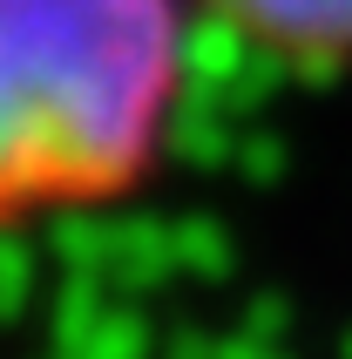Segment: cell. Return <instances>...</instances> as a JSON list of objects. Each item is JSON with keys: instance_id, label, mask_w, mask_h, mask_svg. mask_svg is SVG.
<instances>
[{"instance_id": "obj_1", "label": "cell", "mask_w": 352, "mask_h": 359, "mask_svg": "<svg viewBox=\"0 0 352 359\" xmlns=\"http://www.w3.org/2000/svg\"><path fill=\"white\" fill-rule=\"evenodd\" d=\"M196 0H0V238L122 203L170 156Z\"/></svg>"}, {"instance_id": "obj_2", "label": "cell", "mask_w": 352, "mask_h": 359, "mask_svg": "<svg viewBox=\"0 0 352 359\" xmlns=\"http://www.w3.org/2000/svg\"><path fill=\"white\" fill-rule=\"evenodd\" d=\"M257 55L285 68H346L352 61V0H196Z\"/></svg>"}]
</instances>
